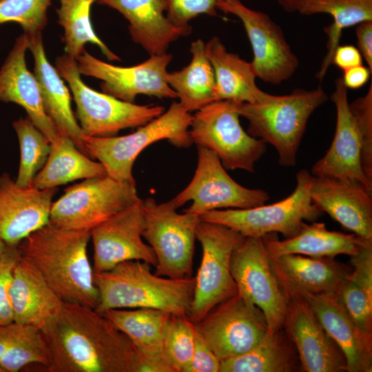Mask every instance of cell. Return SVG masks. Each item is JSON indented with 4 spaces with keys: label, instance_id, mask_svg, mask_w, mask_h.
<instances>
[{
    "label": "cell",
    "instance_id": "1",
    "mask_svg": "<svg viewBox=\"0 0 372 372\" xmlns=\"http://www.w3.org/2000/svg\"><path fill=\"white\" fill-rule=\"evenodd\" d=\"M41 331L50 354L48 372H145L130 338L90 307L63 302Z\"/></svg>",
    "mask_w": 372,
    "mask_h": 372
},
{
    "label": "cell",
    "instance_id": "2",
    "mask_svg": "<svg viewBox=\"0 0 372 372\" xmlns=\"http://www.w3.org/2000/svg\"><path fill=\"white\" fill-rule=\"evenodd\" d=\"M90 240V231L67 229L49 222L17 247L64 302L96 309L99 294L87 255Z\"/></svg>",
    "mask_w": 372,
    "mask_h": 372
},
{
    "label": "cell",
    "instance_id": "3",
    "mask_svg": "<svg viewBox=\"0 0 372 372\" xmlns=\"http://www.w3.org/2000/svg\"><path fill=\"white\" fill-rule=\"evenodd\" d=\"M99 294L95 309L103 313L114 309H156L175 316H188L195 278L174 279L152 273L151 265L129 260L111 269L94 273Z\"/></svg>",
    "mask_w": 372,
    "mask_h": 372
},
{
    "label": "cell",
    "instance_id": "4",
    "mask_svg": "<svg viewBox=\"0 0 372 372\" xmlns=\"http://www.w3.org/2000/svg\"><path fill=\"white\" fill-rule=\"evenodd\" d=\"M327 100L320 85L311 90L296 89L285 95L268 94L260 103H241L239 113L249 122L247 133L271 145L280 165L292 167L309 118Z\"/></svg>",
    "mask_w": 372,
    "mask_h": 372
},
{
    "label": "cell",
    "instance_id": "5",
    "mask_svg": "<svg viewBox=\"0 0 372 372\" xmlns=\"http://www.w3.org/2000/svg\"><path fill=\"white\" fill-rule=\"evenodd\" d=\"M192 115L180 103L173 102L163 114L124 136H84L87 154L98 160L107 175L121 182L136 184L132 174L134 161L149 145L167 140L178 148L192 144L189 127Z\"/></svg>",
    "mask_w": 372,
    "mask_h": 372
},
{
    "label": "cell",
    "instance_id": "6",
    "mask_svg": "<svg viewBox=\"0 0 372 372\" xmlns=\"http://www.w3.org/2000/svg\"><path fill=\"white\" fill-rule=\"evenodd\" d=\"M312 176L305 169L300 170L293 192L275 203L212 210L201 214L200 219L225 225L243 237L262 238L272 233H280L286 238L293 237L306 223L304 220L312 223L323 214L310 196Z\"/></svg>",
    "mask_w": 372,
    "mask_h": 372
},
{
    "label": "cell",
    "instance_id": "7",
    "mask_svg": "<svg viewBox=\"0 0 372 372\" xmlns=\"http://www.w3.org/2000/svg\"><path fill=\"white\" fill-rule=\"evenodd\" d=\"M55 66L71 90L84 136H116L121 130L142 126L165 112L163 106L127 103L93 90L82 81L76 59L66 54L56 57Z\"/></svg>",
    "mask_w": 372,
    "mask_h": 372
},
{
    "label": "cell",
    "instance_id": "8",
    "mask_svg": "<svg viewBox=\"0 0 372 372\" xmlns=\"http://www.w3.org/2000/svg\"><path fill=\"white\" fill-rule=\"evenodd\" d=\"M240 104L223 100L204 106L192 115L189 132L192 143L216 153L226 169L254 173L256 162L266 152V143L242 127Z\"/></svg>",
    "mask_w": 372,
    "mask_h": 372
},
{
    "label": "cell",
    "instance_id": "9",
    "mask_svg": "<svg viewBox=\"0 0 372 372\" xmlns=\"http://www.w3.org/2000/svg\"><path fill=\"white\" fill-rule=\"evenodd\" d=\"M143 232L156 259L155 274L181 279L192 277L198 215L179 214L169 202L158 203L153 198L143 200Z\"/></svg>",
    "mask_w": 372,
    "mask_h": 372
},
{
    "label": "cell",
    "instance_id": "10",
    "mask_svg": "<svg viewBox=\"0 0 372 372\" xmlns=\"http://www.w3.org/2000/svg\"><path fill=\"white\" fill-rule=\"evenodd\" d=\"M141 200L136 184L107 175L87 178L67 187L53 201L50 223L67 229L90 231Z\"/></svg>",
    "mask_w": 372,
    "mask_h": 372
},
{
    "label": "cell",
    "instance_id": "11",
    "mask_svg": "<svg viewBox=\"0 0 372 372\" xmlns=\"http://www.w3.org/2000/svg\"><path fill=\"white\" fill-rule=\"evenodd\" d=\"M196 237L201 245L202 258L194 277L193 300L188 313L194 324L238 293L231 272V259L234 249L244 238L225 225L203 220L198 225Z\"/></svg>",
    "mask_w": 372,
    "mask_h": 372
},
{
    "label": "cell",
    "instance_id": "12",
    "mask_svg": "<svg viewBox=\"0 0 372 372\" xmlns=\"http://www.w3.org/2000/svg\"><path fill=\"white\" fill-rule=\"evenodd\" d=\"M197 167L192 180L169 200L177 209L192 200L183 211L200 216L216 209L251 208L269 200L265 190L245 187L229 176L213 151L203 146H197Z\"/></svg>",
    "mask_w": 372,
    "mask_h": 372
},
{
    "label": "cell",
    "instance_id": "13",
    "mask_svg": "<svg viewBox=\"0 0 372 372\" xmlns=\"http://www.w3.org/2000/svg\"><path fill=\"white\" fill-rule=\"evenodd\" d=\"M231 272L238 293L262 311L268 331L282 329L287 297L275 275L262 238H242L233 251Z\"/></svg>",
    "mask_w": 372,
    "mask_h": 372
},
{
    "label": "cell",
    "instance_id": "14",
    "mask_svg": "<svg viewBox=\"0 0 372 372\" xmlns=\"http://www.w3.org/2000/svg\"><path fill=\"white\" fill-rule=\"evenodd\" d=\"M216 9L235 15L242 22L251 45V64L256 78L278 85L293 75L298 59L280 26L267 14L246 6L240 0H220Z\"/></svg>",
    "mask_w": 372,
    "mask_h": 372
},
{
    "label": "cell",
    "instance_id": "15",
    "mask_svg": "<svg viewBox=\"0 0 372 372\" xmlns=\"http://www.w3.org/2000/svg\"><path fill=\"white\" fill-rule=\"evenodd\" d=\"M195 324L220 361L248 352L268 331L262 311L238 293L218 304Z\"/></svg>",
    "mask_w": 372,
    "mask_h": 372
},
{
    "label": "cell",
    "instance_id": "16",
    "mask_svg": "<svg viewBox=\"0 0 372 372\" xmlns=\"http://www.w3.org/2000/svg\"><path fill=\"white\" fill-rule=\"evenodd\" d=\"M75 59L81 75L101 80L102 92L121 101L135 103L139 94L158 99L178 98L167 79L171 54L151 55L146 61L130 67L106 63L86 50Z\"/></svg>",
    "mask_w": 372,
    "mask_h": 372
},
{
    "label": "cell",
    "instance_id": "17",
    "mask_svg": "<svg viewBox=\"0 0 372 372\" xmlns=\"http://www.w3.org/2000/svg\"><path fill=\"white\" fill-rule=\"evenodd\" d=\"M142 202L141 199L90 230L94 273L108 271L129 260L156 265L152 248L142 238L145 227Z\"/></svg>",
    "mask_w": 372,
    "mask_h": 372
},
{
    "label": "cell",
    "instance_id": "18",
    "mask_svg": "<svg viewBox=\"0 0 372 372\" xmlns=\"http://www.w3.org/2000/svg\"><path fill=\"white\" fill-rule=\"evenodd\" d=\"M287 297L282 329L298 352L304 372L347 371L345 356L301 296Z\"/></svg>",
    "mask_w": 372,
    "mask_h": 372
},
{
    "label": "cell",
    "instance_id": "19",
    "mask_svg": "<svg viewBox=\"0 0 372 372\" xmlns=\"http://www.w3.org/2000/svg\"><path fill=\"white\" fill-rule=\"evenodd\" d=\"M331 99L336 110L333 140L324 156L313 164L311 174L358 182L372 191V182L361 165V141L349 109L347 88L340 77L335 81Z\"/></svg>",
    "mask_w": 372,
    "mask_h": 372
},
{
    "label": "cell",
    "instance_id": "20",
    "mask_svg": "<svg viewBox=\"0 0 372 372\" xmlns=\"http://www.w3.org/2000/svg\"><path fill=\"white\" fill-rule=\"evenodd\" d=\"M57 188L21 187L8 173L0 176V239L17 246L50 222Z\"/></svg>",
    "mask_w": 372,
    "mask_h": 372
},
{
    "label": "cell",
    "instance_id": "21",
    "mask_svg": "<svg viewBox=\"0 0 372 372\" xmlns=\"http://www.w3.org/2000/svg\"><path fill=\"white\" fill-rule=\"evenodd\" d=\"M313 203L344 228L372 240V191L364 185L331 177L312 176Z\"/></svg>",
    "mask_w": 372,
    "mask_h": 372
},
{
    "label": "cell",
    "instance_id": "22",
    "mask_svg": "<svg viewBox=\"0 0 372 372\" xmlns=\"http://www.w3.org/2000/svg\"><path fill=\"white\" fill-rule=\"evenodd\" d=\"M270 258L286 296L338 295L352 271L350 267L335 260V258L285 254Z\"/></svg>",
    "mask_w": 372,
    "mask_h": 372
},
{
    "label": "cell",
    "instance_id": "23",
    "mask_svg": "<svg viewBox=\"0 0 372 372\" xmlns=\"http://www.w3.org/2000/svg\"><path fill=\"white\" fill-rule=\"evenodd\" d=\"M329 335L343 352L348 372L372 371V333L362 330L338 295H303Z\"/></svg>",
    "mask_w": 372,
    "mask_h": 372
},
{
    "label": "cell",
    "instance_id": "24",
    "mask_svg": "<svg viewBox=\"0 0 372 372\" xmlns=\"http://www.w3.org/2000/svg\"><path fill=\"white\" fill-rule=\"evenodd\" d=\"M26 35L19 36L0 69V101L22 107L35 126L50 141L60 132L45 112L38 81L28 69Z\"/></svg>",
    "mask_w": 372,
    "mask_h": 372
},
{
    "label": "cell",
    "instance_id": "25",
    "mask_svg": "<svg viewBox=\"0 0 372 372\" xmlns=\"http://www.w3.org/2000/svg\"><path fill=\"white\" fill-rule=\"evenodd\" d=\"M132 341L145 372H175L165 351V337L172 314L156 309H114L103 313Z\"/></svg>",
    "mask_w": 372,
    "mask_h": 372
},
{
    "label": "cell",
    "instance_id": "26",
    "mask_svg": "<svg viewBox=\"0 0 372 372\" xmlns=\"http://www.w3.org/2000/svg\"><path fill=\"white\" fill-rule=\"evenodd\" d=\"M120 12L128 21L132 41L149 54L167 52L169 45L181 37H187L192 27L178 28L166 17L165 0H95Z\"/></svg>",
    "mask_w": 372,
    "mask_h": 372
},
{
    "label": "cell",
    "instance_id": "27",
    "mask_svg": "<svg viewBox=\"0 0 372 372\" xmlns=\"http://www.w3.org/2000/svg\"><path fill=\"white\" fill-rule=\"evenodd\" d=\"M9 294L14 321L41 329L64 302L37 268L21 256L12 271Z\"/></svg>",
    "mask_w": 372,
    "mask_h": 372
},
{
    "label": "cell",
    "instance_id": "28",
    "mask_svg": "<svg viewBox=\"0 0 372 372\" xmlns=\"http://www.w3.org/2000/svg\"><path fill=\"white\" fill-rule=\"evenodd\" d=\"M27 38L28 50L33 55L34 74L39 83L45 113L59 132L70 137L87 155L84 146L85 136L72 110L70 91L56 68L46 57L42 34Z\"/></svg>",
    "mask_w": 372,
    "mask_h": 372
},
{
    "label": "cell",
    "instance_id": "29",
    "mask_svg": "<svg viewBox=\"0 0 372 372\" xmlns=\"http://www.w3.org/2000/svg\"><path fill=\"white\" fill-rule=\"evenodd\" d=\"M276 233L262 237L269 256L272 258L285 254H299L314 258H335L344 254L356 255L371 240L355 234H347L330 231L323 223H305L296 236L280 240Z\"/></svg>",
    "mask_w": 372,
    "mask_h": 372
},
{
    "label": "cell",
    "instance_id": "30",
    "mask_svg": "<svg viewBox=\"0 0 372 372\" xmlns=\"http://www.w3.org/2000/svg\"><path fill=\"white\" fill-rule=\"evenodd\" d=\"M205 51L215 75L216 101L256 103L267 97L268 93L256 83L251 62L227 51L219 37H212L205 43Z\"/></svg>",
    "mask_w": 372,
    "mask_h": 372
},
{
    "label": "cell",
    "instance_id": "31",
    "mask_svg": "<svg viewBox=\"0 0 372 372\" xmlns=\"http://www.w3.org/2000/svg\"><path fill=\"white\" fill-rule=\"evenodd\" d=\"M107 175L103 165L83 153L68 136L59 134L51 142L48 158L34 178L32 186L57 188L68 183Z\"/></svg>",
    "mask_w": 372,
    "mask_h": 372
},
{
    "label": "cell",
    "instance_id": "32",
    "mask_svg": "<svg viewBox=\"0 0 372 372\" xmlns=\"http://www.w3.org/2000/svg\"><path fill=\"white\" fill-rule=\"evenodd\" d=\"M299 369L296 349L282 329L267 331L248 352L220 361L219 372H293Z\"/></svg>",
    "mask_w": 372,
    "mask_h": 372
},
{
    "label": "cell",
    "instance_id": "33",
    "mask_svg": "<svg viewBox=\"0 0 372 372\" xmlns=\"http://www.w3.org/2000/svg\"><path fill=\"white\" fill-rule=\"evenodd\" d=\"M192 59L180 70L168 72L169 85L176 93L180 105L189 112L216 101V80L208 59L205 43L197 39L191 43Z\"/></svg>",
    "mask_w": 372,
    "mask_h": 372
},
{
    "label": "cell",
    "instance_id": "34",
    "mask_svg": "<svg viewBox=\"0 0 372 372\" xmlns=\"http://www.w3.org/2000/svg\"><path fill=\"white\" fill-rule=\"evenodd\" d=\"M296 12L304 15L325 13L333 19L331 25L324 28L328 36V52L316 74L322 81L332 64L342 30L363 21H372V0H298Z\"/></svg>",
    "mask_w": 372,
    "mask_h": 372
},
{
    "label": "cell",
    "instance_id": "35",
    "mask_svg": "<svg viewBox=\"0 0 372 372\" xmlns=\"http://www.w3.org/2000/svg\"><path fill=\"white\" fill-rule=\"evenodd\" d=\"M50 351L41 329L14 321L0 324V370L18 372L39 364L48 367Z\"/></svg>",
    "mask_w": 372,
    "mask_h": 372
},
{
    "label": "cell",
    "instance_id": "36",
    "mask_svg": "<svg viewBox=\"0 0 372 372\" xmlns=\"http://www.w3.org/2000/svg\"><path fill=\"white\" fill-rule=\"evenodd\" d=\"M350 261L353 269L338 296L358 326L372 333V240Z\"/></svg>",
    "mask_w": 372,
    "mask_h": 372
},
{
    "label": "cell",
    "instance_id": "37",
    "mask_svg": "<svg viewBox=\"0 0 372 372\" xmlns=\"http://www.w3.org/2000/svg\"><path fill=\"white\" fill-rule=\"evenodd\" d=\"M58 23L63 28L65 54L76 58L85 50V44L96 45L110 61L121 59L99 38L92 28L90 10L95 0H59Z\"/></svg>",
    "mask_w": 372,
    "mask_h": 372
},
{
    "label": "cell",
    "instance_id": "38",
    "mask_svg": "<svg viewBox=\"0 0 372 372\" xmlns=\"http://www.w3.org/2000/svg\"><path fill=\"white\" fill-rule=\"evenodd\" d=\"M12 126L20 148V162L14 181L21 187H30L48 158L51 142L28 116L14 121Z\"/></svg>",
    "mask_w": 372,
    "mask_h": 372
},
{
    "label": "cell",
    "instance_id": "39",
    "mask_svg": "<svg viewBox=\"0 0 372 372\" xmlns=\"http://www.w3.org/2000/svg\"><path fill=\"white\" fill-rule=\"evenodd\" d=\"M196 336V324L188 316H171L165 333V351L175 372H186L193 355Z\"/></svg>",
    "mask_w": 372,
    "mask_h": 372
},
{
    "label": "cell",
    "instance_id": "40",
    "mask_svg": "<svg viewBox=\"0 0 372 372\" xmlns=\"http://www.w3.org/2000/svg\"><path fill=\"white\" fill-rule=\"evenodd\" d=\"M52 0H0V25L19 23L27 37L42 34Z\"/></svg>",
    "mask_w": 372,
    "mask_h": 372
},
{
    "label": "cell",
    "instance_id": "41",
    "mask_svg": "<svg viewBox=\"0 0 372 372\" xmlns=\"http://www.w3.org/2000/svg\"><path fill=\"white\" fill-rule=\"evenodd\" d=\"M361 141V165L367 178L372 182V85L364 96L349 103Z\"/></svg>",
    "mask_w": 372,
    "mask_h": 372
},
{
    "label": "cell",
    "instance_id": "42",
    "mask_svg": "<svg viewBox=\"0 0 372 372\" xmlns=\"http://www.w3.org/2000/svg\"><path fill=\"white\" fill-rule=\"evenodd\" d=\"M220 0H165L166 17L176 27L189 28V21L202 14L216 15Z\"/></svg>",
    "mask_w": 372,
    "mask_h": 372
},
{
    "label": "cell",
    "instance_id": "43",
    "mask_svg": "<svg viewBox=\"0 0 372 372\" xmlns=\"http://www.w3.org/2000/svg\"><path fill=\"white\" fill-rule=\"evenodd\" d=\"M20 256L17 246L6 245L0 259V324L14 321L9 291L12 271Z\"/></svg>",
    "mask_w": 372,
    "mask_h": 372
},
{
    "label": "cell",
    "instance_id": "44",
    "mask_svg": "<svg viewBox=\"0 0 372 372\" xmlns=\"http://www.w3.org/2000/svg\"><path fill=\"white\" fill-rule=\"evenodd\" d=\"M220 363L196 331L193 355L186 372H219Z\"/></svg>",
    "mask_w": 372,
    "mask_h": 372
},
{
    "label": "cell",
    "instance_id": "45",
    "mask_svg": "<svg viewBox=\"0 0 372 372\" xmlns=\"http://www.w3.org/2000/svg\"><path fill=\"white\" fill-rule=\"evenodd\" d=\"M362 56L359 50L353 45H338L335 50L332 64H335L343 72L362 64Z\"/></svg>",
    "mask_w": 372,
    "mask_h": 372
},
{
    "label": "cell",
    "instance_id": "46",
    "mask_svg": "<svg viewBox=\"0 0 372 372\" xmlns=\"http://www.w3.org/2000/svg\"><path fill=\"white\" fill-rule=\"evenodd\" d=\"M358 50L372 72V21H363L355 29Z\"/></svg>",
    "mask_w": 372,
    "mask_h": 372
},
{
    "label": "cell",
    "instance_id": "47",
    "mask_svg": "<svg viewBox=\"0 0 372 372\" xmlns=\"http://www.w3.org/2000/svg\"><path fill=\"white\" fill-rule=\"evenodd\" d=\"M371 74L368 67L362 64L344 71L342 79L347 88L358 89L368 82Z\"/></svg>",
    "mask_w": 372,
    "mask_h": 372
},
{
    "label": "cell",
    "instance_id": "48",
    "mask_svg": "<svg viewBox=\"0 0 372 372\" xmlns=\"http://www.w3.org/2000/svg\"><path fill=\"white\" fill-rule=\"evenodd\" d=\"M278 3L287 12H296V6L298 0H277Z\"/></svg>",
    "mask_w": 372,
    "mask_h": 372
},
{
    "label": "cell",
    "instance_id": "49",
    "mask_svg": "<svg viewBox=\"0 0 372 372\" xmlns=\"http://www.w3.org/2000/svg\"><path fill=\"white\" fill-rule=\"evenodd\" d=\"M6 244L0 239V259L6 249Z\"/></svg>",
    "mask_w": 372,
    "mask_h": 372
},
{
    "label": "cell",
    "instance_id": "50",
    "mask_svg": "<svg viewBox=\"0 0 372 372\" xmlns=\"http://www.w3.org/2000/svg\"><path fill=\"white\" fill-rule=\"evenodd\" d=\"M0 372H1V371L0 370Z\"/></svg>",
    "mask_w": 372,
    "mask_h": 372
}]
</instances>
